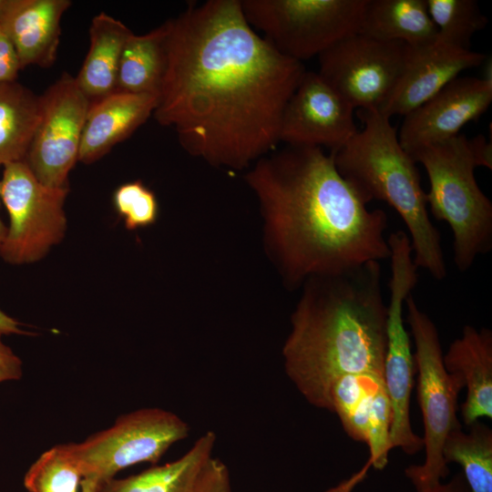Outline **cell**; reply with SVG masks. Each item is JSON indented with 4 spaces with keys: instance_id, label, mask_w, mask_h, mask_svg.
I'll return each instance as SVG.
<instances>
[{
    "instance_id": "17",
    "label": "cell",
    "mask_w": 492,
    "mask_h": 492,
    "mask_svg": "<svg viewBox=\"0 0 492 492\" xmlns=\"http://www.w3.org/2000/svg\"><path fill=\"white\" fill-rule=\"evenodd\" d=\"M69 0H6L0 25L9 37L21 68L51 67L60 41V22Z\"/></svg>"
},
{
    "instance_id": "30",
    "label": "cell",
    "mask_w": 492,
    "mask_h": 492,
    "mask_svg": "<svg viewBox=\"0 0 492 492\" xmlns=\"http://www.w3.org/2000/svg\"><path fill=\"white\" fill-rule=\"evenodd\" d=\"M20 70L16 52L0 25V83L16 81Z\"/></svg>"
},
{
    "instance_id": "3",
    "label": "cell",
    "mask_w": 492,
    "mask_h": 492,
    "mask_svg": "<svg viewBox=\"0 0 492 492\" xmlns=\"http://www.w3.org/2000/svg\"><path fill=\"white\" fill-rule=\"evenodd\" d=\"M284 343L285 373L312 405L332 412L333 383L347 374L383 377L386 316L379 261L303 284Z\"/></svg>"
},
{
    "instance_id": "7",
    "label": "cell",
    "mask_w": 492,
    "mask_h": 492,
    "mask_svg": "<svg viewBox=\"0 0 492 492\" xmlns=\"http://www.w3.org/2000/svg\"><path fill=\"white\" fill-rule=\"evenodd\" d=\"M366 0H242L247 23L282 55L302 62L360 32Z\"/></svg>"
},
{
    "instance_id": "9",
    "label": "cell",
    "mask_w": 492,
    "mask_h": 492,
    "mask_svg": "<svg viewBox=\"0 0 492 492\" xmlns=\"http://www.w3.org/2000/svg\"><path fill=\"white\" fill-rule=\"evenodd\" d=\"M0 187L9 216L1 258L15 265L42 259L65 235L68 188L43 184L25 160L4 166Z\"/></svg>"
},
{
    "instance_id": "22",
    "label": "cell",
    "mask_w": 492,
    "mask_h": 492,
    "mask_svg": "<svg viewBox=\"0 0 492 492\" xmlns=\"http://www.w3.org/2000/svg\"><path fill=\"white\" fill-rule=\"evenodd\" d=\"M360 33L416 47L436 41L425 0H366Z\"/></svg>"
},
{
    "instance_id": "29",
    "label": "cell",
    "mask_w": 492,
    "mask_h": 492,
    "mask_svg": "<svg viewBox=\"0 0 492 492\" xmlns=\"http://www.w3.org/2000/svg\"><path fill=\"white\" fill-rule=\"evenodd\" d=\"M191 492H231L227 466L212 456L202 469Z\"/></svg>"
},
{
    "instance_id": "16",
    "label": "cell",
    "mask_w": 492,
    "mask_h": 492,
    "mask_svg": "<svg viewBox=\"0 0 492 492\" xmlns=\"http://www.w3.org/2000/svg\"><path fill=\"white\" fill-rule=\"evenodd\" d=\"M486 55L435 42L412 47L402 75L379 111L391 118L405 116L436 94L459 74L483 64Z\"/></svg>"
},
{
    "instance_id": "27",
    "label": "cell",
    "mask_w": 492,
    "mask_h": 492,
    "mask_svg": "<svg viewBox=\"0 0 492 492\" xmlns=\"http://www.w3.org/2000/svg\"><path fill=\"white\" fill-rule=\"evenodd\" d=\"M82 479L67 443L42 453L25 474L24 486L28 492H80Z\"/></svg>"
},
{
    "instance_id": "10",
    "label": "cell",
    "mask_w": 492,
    "mask_h": 492,
    "mask_svg": "<svg viewBox=\"0 0 492 492\" xmlns=\"http://www.w3.org/2000/svg\"><path fill=\"white\" fill-rule=\"evenodd\" d=\"M410 49L404 42L358 32L319 55L317 73L354 109L379 110L395 87Z\"/></svg>"
},
{
    "instance_id": "31",
    "label": "cell",
    "mask_w": 492,
    "mask_h": 492,
    "mask_svg": "<svg viewBox=\"0 0 492 492\" xmlns=\"http://www.w3.org/2000/svg\"><path fill=\"white\" fill-rule=\"evenodd\" d=\"M23 375V364L18 355L6 345L0 335V384L20 380Z\"/></svg>"
},
{
    "instance_id": "37",
    "label": "cell",
    "mask_w": 492,
    "mask_h": 492,
    "mask_svg": "<svg viewBox=\"0 0 492 492\" xmlns=\"http://www.w3.org/2000/svg\"><path fill=\"white\" fill-rule=\"evenodd\" d=\"M5 3H6V0H0V15L2 14V12H3V9H4L5 5Z\"/></svg>"
},
{
    "instance_id": "5",
    "label": "cell",
    "mask_w": 492,
    "mask_h": 492,
    "mask_svg": "<svg viewBox=\"0 0 492 492\" xmlns=\"http://www.w3.org/2000/svg\"><path fill=\"white\" fill-rule=\"evenodd\" d=\"M410 157L426 171L430 212L449 225L455 264L466 272L478 256L492 249V203L475 178V169L479 166L471 138L458 134Z\"/></svg>"
},
{
    "instance_id": "23",
    "label": "cell",
    "mask_w": 492,
    "mask_h": 492,
    "mask_svg": "<svg viewBox=\"0 0 492 492\" xmlns=\"http://www.w3.org/2000/svg\"><path fill=\"white\" fill-rule=\"evenodd\" d=\"M168 32V21L143 35L132 32L122 50L117 90L159 96L166 68Z\"/></svg>"
},
{
    "instance_id": "14",
    "label": "cell",
    "mask_w": 492,
    "mask_h": 492,
    "mask_svg": "<svg viewBox=\"0 0 492 492\" xmlns=\"http://www.w3.org/2000/svg\"><path fill=\"white\" fill-rule=\"evenodd\" d=\"M415 285L413 278L405 272H395L391 276L383 373L392 410L390 446L391 448H401L407 455H415L424 448L423 437L413 431L410 420V398L415 365L403 319L404 303Z\"/></svg>"
},
{
    "instance_id": "6",
    "label": "cell",
    "mask_w": 492,
    "mask_h": 492,
    "mask_svg": "<svg viewBox=\"0 0 492 492\" xmlns=\"http://www.w3.org/2000/svg\"><path fill=\"white\" fill-rule=\"evenodd\" d=\"M406 322L415 345L414 360L417 371V400L424 424L425 461L405 469L416 492L440 483L449 474L442 456L446 436L460 429L457 399L464 388L461 381L444 365L438 330L431 318L416 304L412 294L405 302Z\"/></svg>"
},
{
    "instance_id": "25",
    "label": "cell",
    "mask_w": 492,
    "mask_h": 492,
    "mask_svg": "<svg viewBox=\"0 0 492 492\" xmlns=\"http://www.w3.org/2000/svg\"><path fill=\"white\" fill-rule=\"evenodd\" d=\"M469 427L467 433L460 428L446 436L443 458L462 467L470 492H492V430L479 420Z\"/></svg>"
},
{
    "instance_id": "2",
    "label": "cell",
    "mask_w": 492,
    "mask_h": 492,
    "mask_svg": "<svg viewBox=\"0 0 492 492\" xmlns=\"http://www.w3.org/2000/svg\"><path fill=\"white\" fill-rule=\"evenodd\" d=\"M245 179L289 288L389 259L386 213L367 208L337 171L331 153L286 145L258 159Z\"/></svg>"
},
{
    "instance_id": "13",
    "label": "cell",
    "mask_w": 492,
    "mask_h": 492,
    "mask_svg": "<svg viewBox=\"0 0 492 492\" xmlns=\"http://www.w3.org/2000/svg\"><path fill=\"white\" fill-rule=\"evenodd\" d=\"M332 412L340 419L347 435L365 443L370 459L360 474L340 484L343 492H350L361 481L369 466L383 469L388 462L391 405L384 378L375 374H347L337 379L330 392Z\"/></svg>"
},
{
    "instance_id": "18",
    "label": "cell",
    "mask_w": 492,
    "mask_h": 492,
    "mask_svg": "<svg viewBox=\"0 0 492 492\" xmlns=\"http://www.w3.org/2000/svg\"><path fill=\"white\" fill-rule=\"evenodd\" d=\"M159 96L115 91L91 102L82 133L78 161L90 164L128 138L153 115Z\"/></svg>"
},
{
    "instance_id": "34",
    "label": "cell",
    "mask_w": 492,
    "mask_h": 492,
    "mask_svg": "<svg viewBox=\"0 0 492 492\" xmlns=\"http://www.w3.org/2000/svg\"><path fill=\"white\" fill-rule=\"evenodd\" d=\"M9 334H32L21 328L19 322L6 314L0 309V335Z\"/></svg>"
},
{
    "instance_id": "12",
    "label": "cell",
    "mask_w": 492,
    "mask_h": 492,
    "mask_svg": "<svg viewBox=\"0 0 492 492\" xmlns=\"http://www.w3.org/2000/svg\"><path fill=\"white\" fill-rule=\"evenodd\" d=\"M354 111L317 72L306 70L285 106L280 142L334 151L358 131Z\"/></svg>"
},
{
    "instance_id": "33",
    "label": "cell",
    "mask_w": 492,
    "mask_h": 492,
    "mask_svg": "<svg viewBox=\"0 0 492 492\" xmlns=\"http://www.w3.org/2000/svg\"><path fill=\"white\" fill-rule=\"evenodd\" d=\"M421 492H470V489L462 472H459L455 474L448 481L445 483L441 481L436 486Z\"/></svg>"
},
{
    "instance_id": "19",
    "label": "cell",
    "mask_w": 492,
    "mask_h": 492,
    "mask_svg": "<svg viewBox=\"0 0 492 492\" xmlns=\"http://www.w3.org/2000/svg\"><path fill=\"white\" fill-rule=\"evenodd\" d=\"M446 370L456 376L466 395L461 405L464 423L470 425L482 417H492V332L465 325L461 337L443 354Z\"/></svg>"
},
{
    "instance_id": "8",
    "label": "cell",
    "mask_w": 492,
    "mask_h": 492,
    "mask_svg": "<svg viewBox=\"0 0 492 492\" xmlns=\"http://www.w3.org/2000/svg\"><path fill=\"white\" fill-rule=\"evenodd\" d=\"M190 430L176 414L146 407L119 415L110 427L68 446L83 478L100 483L134 465L158 463L172 445L188 437Z\"/></svg>"
},
{
    "instance_id": "15",
    "label": "cell",
    "mask_w": 492,
    "mask_h": 492,
    "mask_svg": "<svg viewBox=\"0 0 492 492\" xmlns=\"http://www.w3.org/2000/svg\"><path fill=\"white\" fill-rule=\"evenodd\" d=\"M491 102V77H457L404 116L397 134L399 143L410 156L424 147L452 138L466 123L477 120Z\"/></svg>"
},
{
    "instance_id": "28",
    "label": "cell",
    "mask_w": 492,
    "mask_h": 492,
    "mask_svg": "<svg viewBox=\"0 0 492 492\" xmlns=\"http://www.w3.org/2000/svg\"><path fill=\"white\" fill-rule=\"evenodd\" d=\"M113 204L128 230L147 227L158 219L157 198L141 180L120 185L114 192Z\"/></svg>"
},
{
    "instance_id": "36",
    "label": "cell",
    "mask_w": 492,
    "mask_h": 492,
    "mask_svg": "<svg viewBox=\"0 0 492 492\" xmlns=\"http://www.w3.org/2000/svg\"><path fill=\"white\" fill-rule=\"evenodd\" d=\"M0 198H1V187H0ZM7 227L3 223V221L0 219V246L6 235Z\"/></svg>"
},
{
    "instance_id": "26",
    "label": "cell",
    "mask_w": 492,
    "mask_h": 492,
    "mask_svg": "<svg viewBox=\"0 0 492 492\" xmlns=\"http://www.w3.org/2000/svg\"><path fill=\"white\" fill-rule=\"evenodd\" d=\"M436 27V39L449 46L470 49L472 36L487 24L475 0H425Z\"/></svg>"
},
{
    "instance_id": "1",
    "label": "cell",
    "mask_w": 492,
    "mask_h": 492,
    "mask_svg": "<svg viewBox=\"0 0 492 492\" xmlns=\"http://www.w3.org/2000/svg\"><path fill=\"white\" fill-rule=\"evenodd\" d=\"M168 24L157 122L215 167L243 169L274 149L303 64L254 31L241 0L190 4Z\"/></svg>"
},
{
    "instance_id": "32",
    "label": "cell",
    "mask_w": 492,
    "mask_h": 492,
    "mask_svg": "<svg viewBox=\"0 0 492 492\" xmlns=\"http://www.w3.org/2000/svg\"><path fill=\"white\" fill-rule=\"evenodd\" d=\"M473 149L479 167L492 169V145L483 135L471 138Z\"/></svg>"
},
{
    "instance_id": "4",
    "label": "cell",
    "mask_w": 492,
    "mask_h": 492,
    "mask_svg": "<svg viewBox=\"0 0 492 492\" xmlns=\"http://www.w3.org/2000/svg\"><path fill=\"white\" fill-rule=\"evenodd\" d=\"M357 116L364 128L330 152L337 171L364 204L381 200L397 211L409 232L415 264L443 280L447 270L441 236L430 220L416 163L401 147L389 118L377 109H358Z\"/></svg>"
},
{
    "instance_id": "21",
    "label": "cell",
    "mask_w": 492,
    "mask_h": 492,
    "mask_svg": "<svg viewBox=\"0 0 492 492\" xmlns=\"http://www.w3.org/2000/svg\"><path fill=\"white\" fill-rule=\"evenodd\" d=\"M217 436L208 431L178 459L151 466L123 478L98 483V492H191L202 469L212 457Z\"/></svg>"
},
{
    "instance_id": "35",
    "label": "cell",
    "mask_w": 492,
    "mask_h": 492,
    "mask_svg": "<svg viewBox=\"0 0 492 492\" xmlns=\"http://www.w3.org/2000/svg\"><path fill=\"white\" fill-rule=\"evenodd\" d=\"M98 481L94 478L85 477L80 484V492H98Z\"/></svg>"
},
{
    "instance_id": "24",
    "label": "cell",
    "mask_w": 492,
    "mask_h": 492,
    "mask_svg": "<svg viewBox=\"0 0 492 492\" xmlns=\"http://www.w3.org/2000/svg\"><path fill=\"white\" fill-rule=\"evenodd\" d=\"M40 114V96L16 81L0 83V165L26 159Z\"/></svg>"
},
{
    "instance_id": "11",
    "label": "cell",
    "mask_w": 492,
    "mask_h": 492,
    "mask_svg": "<svg viewBox=\"0 0 492 492\" xmlns=\"http://www.w3.org/2000/svg\"><path fill=\"white\" fill-rule=\"evenodd\" d=\"M40 97V118L25 161L43 184L68 188L90 101L68 73H63Z\"/></svg>"
},
{
    "instance_id": "20",
    "label": "cell",
    "mask_w": 492,
    "mask_h": 492,
    "mask_svg": "<svg viewBox=\"0 0 492 492\" xmlns=\"http://www.w3.org/2000/svg\"><path fill=\"white\" fill-rule=\"evenodd\" d=\"M132 31L120 20L100 13L89 26V48L75 77L90 103L117 90L118 72L124 45Z\"/></svg>"
}]
</instances>
